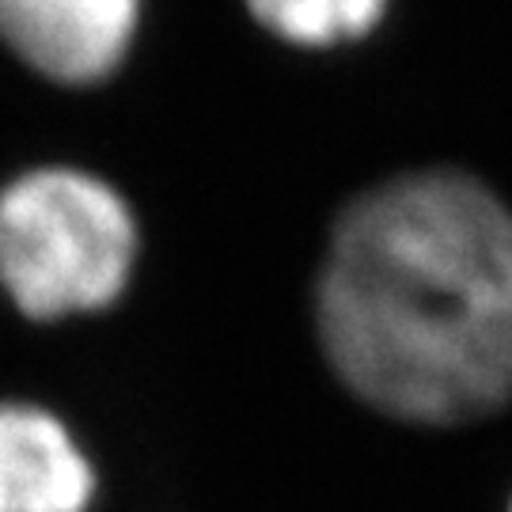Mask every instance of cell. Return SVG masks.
Segmentation results:
<instances>
[{
	"instance_id": "6da1fadb",
	"label": "cell",
	"mask_w": 512,
	"mask_h": 512,
	"mask_svg": "<svg viewBox=\"0 0 512 512\" xmlns=\"http://www.w3.org/2000/svg\"><path fill=\"white\" fill-rule=\"evenodd\" d=\"M338 380L372 410L459 425L512 403V209L463 171H410L342 209L315 281Z\"/></svg>"
},
{
	"instance_id": "7a4b0ae2",
	"label": "cell",
	"mask_w": 512,
	"mask_h": 512,
	"mask_svg": "<svg viewBox=\"0 0 512 512\" xmlns=\"http://www.w3.org/2000/svg\"><path fill=\"white\" fill-rule=\"evenodd\" d=\"M141 251L129 202L92 171L31 167L0 186V289L27 319L110 308Z\"/></svg>"
},
{
	"instance_id": "3957f363",
	"label": "cell",
	"mask_w": 512,
	"mask_h": 512,
	"mask_svg": "<svg viewBox=\"0 0 512 512\" xmlns=\"http://www.w3.org/2000/svg\"><path fill=\"white\" fill-rule=\"evenodd\" d=\"M141 0H0V42L38 76L88 88L122 69Z\"/></svg>"
},
{
	"instance_id": "277c9868",
	"label": "cell",
	"mask_w": 512,
	"mask_h": 512,
	"mask_svg": "<svg viewBox=\"0 0 512 512\" xmlns=\"http://www.w3.org/2000/svg\"><path fill=\"white\" fill-rule=\"evenodd\" d=\"M95 467L65 421L27 403H0V512H88Z\"/></svg>"
},
{
	"instance_id": "5b68a950",
	"label": "cell",
	"mask_w": 512,
	"mask_h": 512,
	"mask_svg": "<svg viewBox=\"0 0 512 512\" xmlns=\"http://www.w3.org/2000/svg\"><path fill=\"white\" fill-rule=\"evenodd\" d=\"M391 0H247L251 16L274 38L304 50H330L365 38Z\"/></svg>"
},
{
	"instance_id": "8992f818",
	"label": "cell",
	"mask_w": 512,
	"mask_h": 512,
	"mask_svg": "<svg viewBox=\"0 0 512 512\" xmlns=\"http://www.w3.org/2000/svg\"><path fill=\"white\" fill-rule=\"evenodd\" d=\"M509 512H512V505H509Z\"/></svg>"
}]
</instances>
